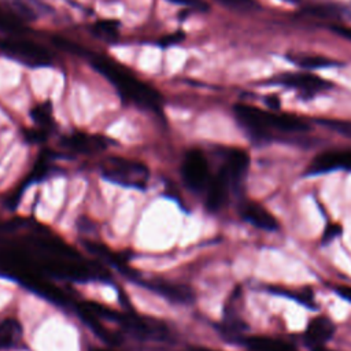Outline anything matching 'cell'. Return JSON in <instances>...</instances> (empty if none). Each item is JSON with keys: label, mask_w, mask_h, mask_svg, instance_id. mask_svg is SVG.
<instances>
[{"label": "cell", "mask_w": 351, "mask_h": 351, "mask_svg": "<svg viewBox=\"0 0 351 351\" xmlns=\"http://www.w3.org/2000/svg\"><path fill=\"white\" fill-rule=\"evenodd\" d=\"M233 186L230 178L219 170L218 174L208 182L207 185V196H206V206L210 211H218L223 207L228 200L229 191Z\"/></svg>", "instance_id": "cell-9"}, {"label": "cell", "mask_w": 351, "mask_h": 351, "mask_svg": "<svg viewBox=\"0 0 351 351\" xmlns=\"http://www.w3.org/2000/svg\"><path fill=\"white\" fill-rule=\"evenodd\" d=\"M241 215L245 221L263 230H276L278 228L277 219L261 204L248 202L241 208Z\"/></svg>", "instance_id": "cell-11"}, {"label": "cell", "mask_w": 351, "mask_h": 351, "mask_svg": "<svg viewBox=\"0 0 351 351\" xmlns=\"http://www.w3.org/2000/svg\"><path fill=\"white\" fill-rule=\"evenodd\" d=\"M340 233H341V228H340L339 225H336V223L328 225V226H326V229H325V232H324V237H322V240H324V241H329V240L335 239L336 236H339Z\"/></svg>", "instance_id": "cell-26"}, {"label": "cell", "mask_w": 351, "mask_h": 351, "mask_svg": "<svg viewBox=\"0 0 351 351\" xmlns=\"http://www.w3.org/2000/svg\"><path fill=\"white\" fill-rule=\"evenodd\" d=\"M0 30L5 32V33L19 34L23 30V26L18 18H15L14 15H11L0 8Z\"/></svg>", "instance_id": "cell-20"}, {"label": "cell", "mask_w": 351, "mask_h": 351, "mask_svg": "<svg viewBox=\"0 0 351 351\" xmlns=\"http://www.w3.org/2000/svg\"><path fill=\"white\" fill-rule=\"evenodd\" d=\"M337 169L351 170V151H326L317 155L310 163L308 174H321Z\"/></svg>", "instance_id": "cell-6"}, {"label": "cell", "mask_w": 351, "mask_h": 351, "mask_svg": "<svg viewBox=\"0 0 351 351\" xmlns=\"http://www.w3.org/2000/svg\"><path fill=\"white\" fill-rule=\"evenodd\" d=\"M336 292H337L343 299L351 302V287H347V285L336 287Z\"/></svg>", "instance_id": "cell-27"}, {"label": "cell", "mask_w": 351, "mask_h": 351, "mask_svg": "<svg viewBox=\"0 0 351 351\" xmlns=\"http://www.w3.org/2000/svg\"><path fill=\"white\" fill-rule=\"evenodd\" d=\"M282 84L298 88L300 90H304L307 93L311 92H319L324 89H328L329 82L314 75V74H307V73H299V74H288L281 78Z\"/></svg>", "instance_id": "cell-13"}, {"label": "cell", "mask_w": 351, "mask_h": 351, "mask_svg": "<svg viewBox=\"0 0 351 351\" xmlns=\"http://www.w3.org/2000/svg\"><path fill=\"white\" fill-rule=\"evenodd\" d=\"M307 12L317 16H335L336 11L329 5H313L307 8Z\"/></svg>", "instance_id": "cell-24"}, {"label": "cell", "mask_w": 351, "mask_h": 351, "mask_svg": "<svg viewBox=\"0 0 351 351\" xmlns=\"http://www.w3.org/2000/svg\"><path fill=\"white\" fill-rule=\"evenodd\" d=\"M170 1L177 3V4H182V5H186V7L199 10V11H206L208 8V5L203 0H170Z\"/></svg>", "instance_id": "cell-25"}, {"label": "cell", "mask_w": 351, "mask_h": 351, "mask_svg": "<svg viewBox=\"0 0 351 351\" xmlns=\"http://www.w3.org/2000/svg\"><path fill=\"white\" fill-rule=\"evenodd\" d=\"M215 1L222 4L226 8L240 11V12H250L259 8V3L256 0H215Z\"/></svg>", "instance_id": "cell-21"}, {"label": "cell", "mask_w": 351, "mask_h": 351, "mask_svg": "<svg viewBox=\"0 0 351 351\" xmlns=\"http://www.w3.org/2000/svg\"><path fill=\"white\" fill-rule=\"evenodd\" d=\"M233 110L240 125L248 130L252 137H265L270 130L295 133L308 129L304 121L291 114L270 112L248 104H236Z\"/></svg>", "instance_id": "cell-2"}, {"label": "cell", "mask_w": 351, "mask_h": 351, "mask_svg": "<svg viewBox=\"0 0 351 351\" xmlns=\"http://www.w3.org/2000/svg\"><path fill=\"white\" fill-rule=\"evenodd\" d=\"M60 144L78 154H93L99 152L107 148L108 140L103 136H96V134H88L82 132H77L69 136H64L60 141Z\"/></svg>", "instance_id": "cell-7"}, {"label": "cell", "mask_w": 351, "mask_h": 351, "mask_svg": "<svg viewBox=\"0 0 351 351\" xmlns=\"http://www.w3.org/2000/svg\"><path fill=\"white\" fill-rule=\"evenodd\" d=\"M89 351H114V350H111V348H92Z\"/></svg>", "instance_id": "cell-30"}, {"label": "cell", "mask_w": 351, "mask_h": 351, "mask_svg": "<svg viewBox=\"0 0 351 351\" xmlns=\"http://www.w3.org/2000/svg\"><path fill=\"white\" fill-rule=\"evenodd\" d=\"M244 344L252 351H296L288 343L266 336L248 337L244 340Z\"/></svg>", "instance_id": "cell-15"}, {"label": "cell", "mask_w": 351, "mask_h": 351, "mask_svg": "<svg viewBox=\"0 0 351 351\" xmlns=\"http://www.w3.org/2000/svg\"><path fill=\"white\" fill-rule=\"evenodd\" d=\"M321 123L324 126H326L328 129L346 136L348 138H351V122L350 121H339V119H325L321 121Z\"/></svg>", "instance_id": "cell-22"}, {"label": "cell", "mask_w": 351, "mask_h": 351, "mask_svg": "<svg viewBox=\"0 0 351 351\" xmlns=\"http://www.w3.org/2000/svg\"><path fill=\"white\" fill-rule=\"evenodd\" d=\"M335 332V325L326 317H315L306 328L304 339L311 347H319L328 341Z\"/></svg>", "instance_id": "cell-12"}, {"label": "cell", "mask_w": 351, "mask_h": 351, "mask_svg": "<svg viewBox=\"0 0 351 351\" xmlns=\"http://www.w3.org/2000/svg\"><path fill=\"white\" fill-rule=\"evenodd\" d=\"M22 340V325L15 318L0 322V348H12Z\"/></svg>", "instance_id": "cell-14"}, {"label": "cell", "mask_w": 351, "mask_h": 351, "mask_svg": "<svg viewBox=\"0 0 351 351\" xmlns=\"http://www.w3.org/2000/svg\"><path fill=\"white\" fill-rule=\"evenodd\" d=\"M144 287L149 288L152 292L160 295L162 298L173 302V303H192L195 296L193 291L184 285V284H176V282H169L163 280H155V281H144Z\"/></svg>", "instance_id": "cell-8"}, {"label": "cell", "mask_w": 351, "mask_h": 351, "mask_svg": "<svg viewBox=\"0 0 351 351\" xmlns=\"http://www.w3.org/2000/svg\"><path fill=\"white\" fill-rule=\"evenodd\" d=\"M4 3L8 5V8L16 14V18L23 19H34L36 14L33 8L27 4L26 0H4Z\"/></svg>", "instance_id": "cell-19"}, {"label": "cell", "mask_w": 351, "mask_h": 351, "mask_svg": "<svg viewBox=\"0 0 351 351\" xmlns=\"http://www.w3.org/2000/svg\"><path fill=\"white\" fill-rule=\"evenodd\" d=\"M101 174L106 180L122 186L145 189L148 185V167L134 159L110 156L101 163Z\"/></svg>", "instance_id": "cell-3"}, {"label": "cell", "mask_w": 351, "mask_h": 351, "mask_svg": "<svg viewBox=\"0 0 351 351\" xmlns=\"http://www.w3.org/2000/svg\"><path fill=\"white\" fill-rule=\"evenodd\" d=\"M25 137L27 141L30 143H40L43 140H45L47 137V130L40 129V128H34V129H29L25 132Z\"/></svg>", "instance_id": "cell-23"}, {"label": "cell", "mask_w": 351, "mask_h": 351, "mask_svg": "<svg viewBox=\"0 0 351 351\" xmlns=\"http://www.w3.org/2000/svg\"><path fill=\"white\" fill-rule=\"evenodd\" d=\"M189 351H213V350H208V348H200V347H197V348H192V350H189Z\"/></svg>", "instance_id": "cell-31"}, {"label": "cell", "mask_w": 351, "mask_h": 351, "mask_svg": "<svg viewBox=\"0 0 351 351\" xmlns=\"http://www.w3.org/2000/svg\"><path fill=\"white\" fill-rule=\"evenodd\" d=\"M0 49L29 66H47L51 63V53L41 45L15 37H0Z\"/></svg>", "instance_id": "cell-4"}, {"label": "cell", "mask_w": 351, "mask_h": 351, "mask_svg": "<svg viewBox=\"0 0 351 351\" xmlns=\"http://www.w3.org/2000/svg\"><path fill=\"white\" fill-rule=\"evenodd\" d=\"M118 26L117 21H99L92 26V33L100 40L111 43L118 38Z\"/></svg>", "instance_id": "cell-17"}, {"label": "cell", "mask_w": 351, "mask_h": 351, "mask_svg": "<svg viewBox=\"0 0 351 351\" xmlns=\"http://www.w3.org/2000/svg\"><path fill=\"white\" fill-rule=\"evenodd\" d=\"M332 30L336 32L339 36H343V37L351 40V27H346V26H332Z\"/></svg>", "instance_id": "cell-28"}, {"label": "cell", "mask_w": 351, "mask_h": 351, "mask_svg": "<svg viewBox=\"0 0 351 351\" xmlns=\"http://www.w3.org/2000/svg\"><path fill=\"white\" fill-rule=\"evenodd\" d=\"M34 123L37 128L44 129L48 132V129L52 126L53 123V118H52V107L51 103L45 101V103H40L37 106H34L32 108L30 112Z\"/></svg>", "instance_id": "cell-16"}, {"label": "cell", "mask_w": 351, "mask_h": 351, "mask_svg": "<svg viewBox=\"0 0 351 351\" xmlns=\"http://www.w3.org/2000/svg\"><path fill=\"white\" fill-rule=\"evenodd\" d=\"M181 38H182V34H180V32H178V33L173 34V36H169V37L163 38V40H162V45H169V44L178 43Z\"/></svg>", "instance_id": "cell-29"}, {"label": "cell", "mask_w": 351, "mask_h": 351, "mask_svg": "<svg viewBox=\"0 0 351 351\" xmlns=\"http://www.w3.org/2000/svg\"><path fill=\"white\" fill-rule=\"evenodd\" d=\"M293 62L300 67H306V69H321V67H328L333 64L330 59L321 55H302V56H296Z\"/></svg>", "instance_id": "cell-18"}, {"label": "cell", "mask_w": 351, "mask_h": 351, "mask_svg": "<svg viewBox=\"0 0 351 351\" xmlns=\"http://www.w3.org/2000/svg\"><path fill=\"white\" fill-rule=\"evenodd\" d=\"M181 176L185 185L192 192H202L210 182L208 163L199 149H191L185 154L181 165Z\"/></svg>", "instance_id": "cell-5"}, {"label": "cell", "mask_w": 351, "mask_h": 351, "mask_svg": "<svg viewBox=\"0 0 351 351\" xmlns=\"http://www.w3.org/2000/svg\"><path fill=\"white\" fill-rule=\"evenodd\" d=\"M248 165H250L248 154L243 149L233 148L226 154V158H225V162H223L221 170L230 178V181L234 186L245 176Z\"/></svg>", "instance_id": "cell-10"}, {"label": "cell", "mask_w": 351, "mask_h": 351, "mask_svg": "<svg viewBox=\"0 0 351 351\" xmlns=\"http://www.w3.org/2000/svg\"><path fill=\"white\" fill-rule=\"evenodd\" d=\"M92 66L117 88L123 99L144 108H159L162 103L160 95L152 86L140 81L111 59L104 56H93Z\"/></svg>", "instance_id": "cell-1"}]
</instances>
